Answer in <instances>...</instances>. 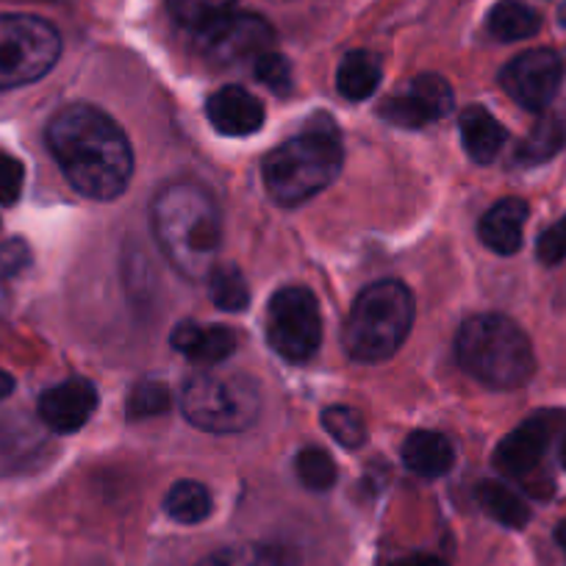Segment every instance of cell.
Segmentation results:
<instances>
[{
    "label": "cell",
    "instance_id": "22",
    "mask_svg": "<svg viewBox=\"0 0 566 566\" xmlns=\"http://www.w3.org/2000/svg\"><path fill=\"white\" fill-rule=\"evenodd\" d=\"M200 566H297L286 549L272 544H233V547L217 549Z\"/></svg>",
    "mask_w": 566,
    "mask_h": 566
},
{
    "label": "cell",
    "instance_id": "39",
    "mask_svg": "<svg viewBox=\"0 0 566 566\" xmlns=\"http://www.w3.org/2000/svg\"><path fill=\"white\" fill-rule=\"evenodd\" d=\"M560 467L566 472V433H564V442H560Z\"/></svg>",
    "mask_w": 566,
    "mask_h": 566
},
{
    "label": "cell",
    "instance_id": "10",
    "mask_svg": "<svg viewBox=\"0 0 566 566\" xmlns=\"http://www.w3.org/2000/svg\"><path fill=\"white\" fill-rule=\"evenodd\" d=\"M275 42V31L264 18L250 12H228L198 29V48L214 64H242L259 59Z\"/></svg>",
    "mask_w": 566,
    "mask_h": 566
},
{
    "label": "cell",
    "instance_id": "37",
    "mask_svg": "<svg viewBox=\"0 0 566 566\" xmlns=\"http://www.w3.org/2000/svg\"><path fill=\"white\" fill-rule=\"evenodd\" d=\"M555 101H558V108H555V114H558L560 119H566V70H564V78H560V86H558V95H555Z\"/></svg>",
    "mask_w": 566,
    "mask_h": 566
},
{
    "label": "cell",
    "instance_id": "15",
    "mask_svg": "<svg viewBox=\"0 0 566 566\" xmlns=\"http://www.w3.org/2000/svg\"><path fill=\"white\" fill-rule=\"evenodd\" d=\"M527 222V203L522 198H505L494 203L492 209L483 214L481 242L489 250L500 255H514L522 248V233H525Z\"/></svg>",
    "mask_w": 566,
    "mask_h": 566
},
{
    "label": "cell",
    "instance_id": "13",
    "mask_svg": "<svg viewBox=\"0 0 566 566\" xmlns=\"http://www.w3.org/2000/svg\"><path fill=\"white\" fill-rule=\"evenodd\" d=\"M209 123L226 136H250L264 125L266 112L259 97L244 86H222L206 103Z\"/></svg>",
    "mask_w": 566,
    "mask_h": 566
},
{
    "label": "cell",
    "instance_id": "31",
    "mask_svg": "<svg viewBox=\"0 0 566 566\" xmlns=\"http://www.w3.org/2000/svg\"><path fill=\"white\" fill-rule=\"evenodd\" d=\"M253 75L272 92L283 95L292 90V64L281 56V53H261L253 62Z\"/></svg>",
    "mask_w": 566,
    "mask_h": 566
},
{
    "label": "cell",
    "instance_id": "35",
    "mask_svg": "<svg viewBox=\"0 0 566 566\" xmlns=\"http://www.w3.org/2000/svg\"><path fill=\"white\" fill-rule=\"evenodd\" d=\"M391 566H448L444 564L442 558H437V555H408V558H400V560H395V564Z\"/></svg>",
    "mask_w": 566,
    "mask_h": 566
},
{
    "label": "cell",
    "instance_id": "16",
    "mask_svg": "<svg viewBox=\"0 0 566 566\" xmlns=\"http://www.w3.org/2000/svg\"><path fill=\"white\" fill-rule=\"evenodd\" d=\"M461 139L470 154L472 161L478 165H492L500 156L505 145V128L494 114H489L483 106H467L461 112Z\"/></svg>",
    "mask_w": 566,
    "mask_h": 566
},
{
    "label": "cell",
    "instance_id": "7",
    "mask_svg": "<svg viewBox=\"0 0 566 566\" xmlns=\"http://www.w3.org/2000/svg\"><path fill=\"white\" fill-rule=\"evenodd\" d=\"M62 56V34L36 14H0V92L40 81Z\"/></svg>",
    "mask_w": 566,
    "mask_h": 566
},
{
    "label": "cell",
    "instance_id": "18",
    "mask_svg": "<svg viewBox=\"0 0 566 566\" xmlns=\"http://www.w3.org/2000/svg\"><path fill=\"white\" fill-rule=\"evenodd\" d=\"M380 59L369 51H350L339 64L336 73V86H339L342 97L347 101H367L380 84Z\"/></svg>",
    "mask_w": 566,
    "mask_h": 566
},
{
    "label": "cell",
    "instance_id": "23",
    "mask_svg": "<svg viewBox=\"0 0 566 566\" xmlns=\"http://www.w3.org/2000/svg\"><path fill=\"white\" fill-rule=\"evenodd\" d=\"M167 514L181 525H198L211 514V492L198 481H181L167 494Z\"/></svg>",
    "mask_w": 566,
    "mask_h": 566
},
{
    "label": "cell",
    "instance_id": "25",
    "mask_svg": "<svg viewBox=\"0 0 566 566\" xmlns=\"http://www.w3.org/2000/svg\"><path fill=\"white\" fill-rule=\"evenodd\" d=\"M323 424L325 431L347 450L361 448L364 439H367V424H364L361 413L356 408L347 406H331L323 411Z\"/></svg>",
    "mask_w": 566,
    "mask_h": 566
},
{
    "label": "cell",
    "instance_id": "1",
    "mask_svg": "<svg viewBox=\"0 0 566 566\" xmlns=\"http://www.w3.org/2000/svg\"><path fill=\"white\" fill-rule=\"evenodd\" d=\"M48 148L67 181L92 200H114L125 192L134 172L128 136L101 108L75 103L48 125Z\"/></svg>",
    "mask_w": 566,
    "mask_h": 566
},
{
    "label": "cell",
    "instance_id": "32",
    "mask_svg": "<svg viewBox=\"0 0 566 566\" xmlns=\"http://www.w3.org/2000/svg\"><path fill=\"white\" fill-rule=\"evenodd\" d=\"M25 167L9 154H0V206H14L23 195Z\"/></svg>",
    "mask_w": 566,
    "mask_h": 566
},
{
    "label": "cell",
    "instance_id": "4",
    "mask_svg": "<svg viewBox=\"0 0 566 566\" xmlns=\"http://www.w3.org/2000/svg\"><path fill=\"white\" fill-rule=\"evenodd\" d=\"M342 142L334 128H312L270 150L261 165L264 187L281 206H301L336 181Z\"/></svg>",
    "mask_w": 566,
    "mask_h": 566
},
{
    "label": "cell",
    "instance_id": "26",
    "mask_svg": "<svg viewBox=\"0 0 566 566\" xmlns=\"http://www.w3.org/2000/svg\"><path fill=\"white\" fill-rule=\"evenodd\" d=\"M172 406V391L170 386L161 380H139L134 391L128 395V417L130 419H148L159 417V413L170 411Z\"/></svg>",
    "mask_w": 566,
    "mask_h": 566
},
{
    "label": "cell",
    "instance_id": "11",
    "mask_svg": "<svg viewBox=\"0 0 566 566\" xmlns=\"http://www.w3.org/2000/svg\"><path fill=\"white\" fill-rule=\"evenodd\" d=\"M560 78H564V64L558 53L549 48H536L505 64L500 73V86L527 112H547L558 95Z\"/></svg>",
    "mask_w": 566,
    "mask_h": 566
},
{
    "label": "cell",
    "instance_id": "30",
    "mask_svg": "<svg viewBox=\"0 0 566 566\" xmlns=\"http://www.w3.org/2000/svg\"><path fill=\"white\" fill-rule=\"evenodd\" d=\"M380 117H384L386 123L397 125V128H408V130L424 128L428 123H433L431 114L424 112L422 103H419L408 90L402 92V95L389 97V101L380 106Z\"/></svg>",
    "mask_w": 566,
    "mask_h": 566
},
{
    "label": "cell",
    "instance_id": "33",
    "mask_svg": "<svg viewBox=\"0 0 566 566\" xmlns=\"http://www.w3.org/2000/svg\"><path fill=\"white\" fill-rule=\"evenodd\" d=\"M536 255L542 264L555 266L566 259V217H560L555 226H549L547 231L538 237Z\"/></svg>",
    "mask_w": 566,
    "mask_h": 566
},
{
    "label": "cell",
    "instance_id": "24",
    "mask_svg": "<svg viewBox=\"0 0 566 566\" xmlns=\"http://www.w3.org/2000/svg\"><path fill=\"white\" fill-rule=\"evenodd\" d=\"M209 281L211 301H214L217 308H222V312H244L250 306V290L237 266H214L209 272Z\"/></svg>",
    "mask_w": 566,
    "mask_h": 566
},
{
    "label": "cell",
    "instance_id": "29",
    "mask_svg": "<svg viewBox=\"0 0 566 566\" xmlns=\"http://www.w3.org/2000/svg\"><path fill=\"white\" fill-rule=\"evenodd\" d=\"M167 3H170V12L178 23L198 31L231 12L237 0H167Z\"/></svg>",
    "mask_w": 566,
    "mask_h": 566
},
{
    "label": "cell",
    "instance_id": "5",
    "mask_svg": "<svg viewBox=\"0 0 566 566\" xmlns=\"http://www.w3.org/2000/svg\"><path fill=\"white\" fill-rule=\"evenodd\" d=\"M411 325L413 297L406 283L378 281L353 303L342 331V345L353 361L378 364L400 350Z\"/></svg>",
    "mask_w": 566,
    "mask_h": 566
},
{
    "label": "cell",
    "instance_id": "12",
    "mask_svg": "<svg viewBox=\"0 0 566 566\" xmlns=\"http://www.w3.org/2000/svg\"><path fill=\"white\" fill-rule=\"evenodd\" d=\"M97 408V389L86 378H70L40 397V419L56 433L81 431Z\"/></svg>",
    "mask_w": 566,
    "mask_h": 566
},
{
    "label": "cell",
    "instance_id": "38",
    "mask_svg": "<svg viewBox=\"0 0 566 566\" xmlns=\"http://www.w3.org/2000/svg\"><path fill=\"white\" fill-rule=\"evenodd\" d=\"M555 538H558L560 549H564V555H566V520L560 522V525H558V531H555Z\"/></svg>",
    "mask_w": 566,
    "mask_h": 566
},
{
    "label": "cell",
    "instance_id": "28",
    "mask_svg": "<svg viewBox=\"0 0 566 566\" xmlns=\"http://www.w3.org/2000/svg\"><path fill=\"white\" fill-rule=\"evenodd\" d=\"M295 470L303 486L312 489V492H328L336 483V475H339L334 459L319 448L301 450V455L295 461Z\"/></svg>",
    "mask_w": 566,
    "mask_h": 566
},
{
    "label": "cell",
    "instance_id": "6",
    "mask_svg": "<svg viewBox=\"0 0 566 566\" xmlns=\"http://www.w3.org/2000/svg\"><path fill=\"white\" fill-rule=\"evenodd\" d=\"M181 411L206 433L248 431L261 411L259 384L242 373H198L184 384Z\"/></svg>",
    "mask_w": 566,
    "mask_h": 566
},
{
    "label": "cell",
    "instance_id": "14",
    "mask_svg": "<svg viewBox=\"0 0 566 566\" xmlns=\"http://www.w3.org/2000/svg\"><path fill=\"white\" fill-rule=\"evenodd\" d=\"M172 347L198 367H214L226 361L237 350V334L226 325H198L181 323L170 336Z\"/></svg>",
    "mask_w": 566,
    "mask_h": 566
},
{
    "label": "cell",
    "instance_id": "8",
    "mask_svg": "<svg viewBox=\"0 0 566 566\" xmlns=\"http://www.w3.org/2000/svg\"><path fill=\"white\" fill-rule=\"evenodd\" d=\"M266 342L281 358L303 364L317 356L323 342L319 303L303 286H286L275 292L266 306Z\"/></svg>",
    "mask_w": 566,
    "mask_h": 566
},
{
    "label": "cell",
    "instance_id": "17",
    "mask_svg": "<svg viewBox=\"0 0 566 566\" xmlns=\"http://www.w3.org/2000/svg\"><path fill=\"white\" fill-rule=\"evenodd\" d=\"M402 464L422 478L448 475L455 464V450L442 433L417 431L402 444Z\"/></svg>",
    "mask_w": 566,
    "mask_h": 566
},
{
    "label": "cell",
    "instance_id": "21",
    "mask_svg": "<svg viewBox=\"0 0 566 566\" xmlns=\"http://www.w3.org/2000/svg\"><path fill=\"white\" fill-rule=\"evenodd\" d=\"M566 145V119H560L558 114L549 112L544 114L536 123V128L527 134V139L522 142L520 150H516V159L522 165H542V161L553 159L560 148Z\"/></svg>",
    "mask_w": 566,
    "mask_h": 566
},
{
    "label": "cell",
    "instance_id": "34",
    "mask_svg": "<svg viewBox=\"0 0 566 566\" xmlns=\"http://www.w3.org/2000/svg\"><path fill=\"white\" fill-rule=\"evenodd\" d=\"M31 264V250L23 239H9L0 244V275H18Z\"/></svg>",
    "mask_w": 566,
    "mask_h": 566
},
{
    "label": "cell",
    "instance_id": "27",
    "mask_svg": "<svg viewBox=\"0 0 566 566\" xmlns=\"http://www.w3.org/2000/svg\"><path fill=\"white\" fill-rule=\"evenodd\" d=\"M408 92L422 103V108L431 114V119L448 117L450 108H453V90H450V84L442 75H417V78L408 84Z\"/></svg>",
    "mask_w": 566,
    "mask_h": 566
},
{
    "label": "cell",
    "instance_id": "9",
    "mask_svg": "<svg viewBox=\"0 0 566 566\" xmlns=\"http://www.w3.org/2000/svg\"><path fill=\"white\" fill-rule=\"evenodd\" d=\"M566 431V413L558 411H542L533 413L531 419L514 428L503 442L494 450V464L505 478L525 483V489L536 497H547L553 494V483L538 481V467H542L544 453H547L549 442L558 433Z\"/></svg>",
    "mask_w": 566,
    "mask_h": 566
},
{
    "label": "cell",
    "instance_id": "2",
    "mask_svg": "<svg viewBox=\"0 0 566 566\" xmlns=\"http://www.w3.org/2000/svg\"><path fill=\"white\" fill-rule=\"evenodd\" d=\"M150 220L161 253L184 277H209L222 244V217L209 189L192 181L170 184L156 195Z\"/></svg>",
    "mask_w": 566,
    "mask_h": 566
},
{
    "label": "cell",
    "instance_id": "3",
    "mask_svg": "<svg viewBox=\"0 0 566 566\" xmlns=\"http://www.w3.org/2000/svg\"><path fill=\"white\" fill-rule=\"evenodd\" d=\"M459 364L489 389H520L533 378L536 358L531 339L503 314H478L455 336Z\"/></svg>",
    "mask_w": 566,
    "mask_h": 566
},
{
    "label": "cell",
    "instance_id": "19",
    "mask_svg": "<svg viewBox=\"0 0 566 566\" xmlns=\"http://www.w3.org/2000/svg\"><path fill=\"white\" fill-rule=\"evenodd\" d=\"M489 34L500 42H520L542 29V18L533 7L522 0H500L489 12Z\"/></svg>",
    "mask_w": 566,
    "mask_h": 566
},
{
    "label": "cell",
    "instance_id": "36",
    "mask_svg": "<svg viewBox=\"0 0 566 566\" xmlns=\"http://www.w3.org/2000/svg\"><path fill=\"white\" fill-rule=\"evenodd\" d=\"M12 391H14V378L7 373V369H0V402L7 400Z\"/></svg>",
    "mask_w": 566,
    "mask_h": 566
},
{
    "label": "cell",
    "instance_id": "20",
    "mask_svg": "<svg viewBox=\"0 0 566 566\" xmlns=\"http://www.w3.org/2000/svg\"><path fill=\"white\" fill-rule=\"evenodd\" d=\"M475 497L478 503H481V509L486 511L494 522H500V525L520 531V527H525L527 522H531V509H527V503L514 492V489L505 486V483L483 481L481 486H478Z\"/></svg>",
    "mask_w": 566,
    "mask_h": 566
}]
</instances>
